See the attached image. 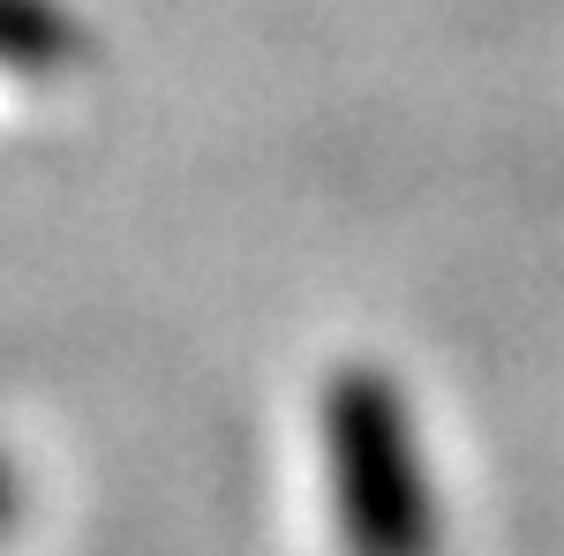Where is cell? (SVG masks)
I'll list each match as a JSON object with an SVG mask.
<instances>
[{
	"mask_svg": "<svg viewBox=\"0 0 564 556\" xmlns=\"http://www.w3.org/2000/svg\"><path fill=\"white\" fill-rule=\"evenodd\" d=\"M324 459H332L347 556H436L430 473L391 377L347 369L324 391Z\"/></svg>",
	"mask_w": 564,
	"mask_h": 556,
	"instance_id": "obj_1",
	"label": "cell"
},
{
	"mask_svg": "<svg viewBox=\"0 0 564 556\" xmlns=\"http://www.w3.org/2000/svg\"><path fill=\"white\" fill-rule=\"evenodd\" d=\"M0 526H8V473H0Z\"/></svg>",
	"mask_w": 564,
	"mask_h": 556,
	"instance_id": "obj_2",
	"label": "cell"
}]
</instances>
